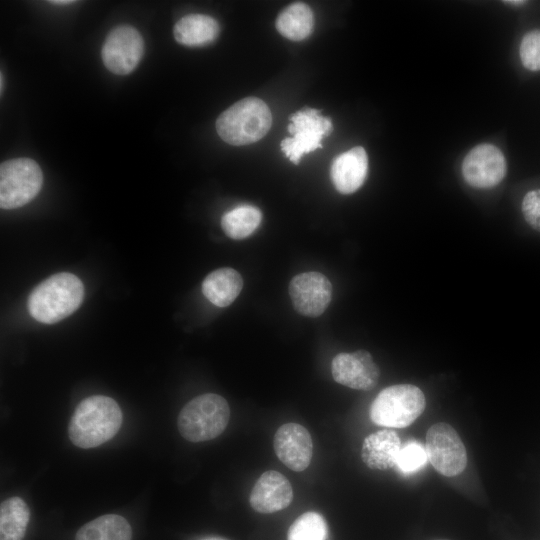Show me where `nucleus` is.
<instances>
[{"instance_id":"nucleus-1","label":"nucleus","mask_w":540,"mask_h":540,"mask_svg":"<svg viewBox=\"0 0 540 540\" xmlns=\"http://www.w3.org/2000/svg\"><path fill=\"white\" fill-rule=\"evenodd\" d=\"M121 424L122 412L116 401L94 395L77 405L70 419L68 434L77 447L94 448L115 436Z\"/></svg>"},{"instance_id":"nucleus-2","label":"nucleus","mask_w":540,"mask_h":540,"mask_svg":"<svg viewBox=\"0 0 540 540\" xmlns=\"http://www.w3.org/2000/svg\"><path fill=\"white\" fill-rule=\"evenodd\" d=\"M83 297L84 286L77 276L57 273L32 290L27 301L28 312L38 322L54 324L76 311Z\"/></svg>"},{"instance_id":"nucleus-3","label":"nucleus","mask_w":540,"mask_h":540,"mask_svg":"<svg viewBox=\"0 0 540 540\" xmlns=\"http://www.w3.org/2000/svg\"><path fill=\"white\" fill-rule=\"evenodd\" d=\"M272 116L266 103L247 97L234 103L216 120L218 135L226 143L242 146L260 140L269 131Z\"/></svg>"},{"instance_id":"nucleus-4","label":"nucleus","mask_w":540,"mask_h":540,"mask_svg":"<svg viewBox=\"0 0 540 540\" xmlns=\"http://www.w3.org/2000/svg\"><path fill=\"white\" fill-rule=\"evenodd\" d=\"M230 408L220 395L206 393L193 398L178 415V430L190 442L208 441L227 427Z\"/></svg>"},{"instance_id":"nucleus-5","label":"nucleus","mask_w":540,"mask_h":540,"mask_svg":"<svg viewBox=\"0 0 540 540\" xmlns=\"http://www.w3.org/2000/svg\"><path fill=\"white\" fill-rule=\"evenodd\" d=\"M425 396L412 384H396L381 390L370 406V419L376 425L405 428L425 409Z\"/></svg>"},{"instance_id":"nucleus-6","label":"nucleus","mask_w":540,"mask_h":540,"mask_svg":"<svg viewBox=\"0 0 540 540\" xmlns=\"http://www.w3.org/2000/svg\"><path fill=\"white\" fill-rule=\"evenodd\" d=\"M43 174L30 158H15L0 165V206L15 209L29 203L39 193Z\"/></svg>"},{"instance_id":"nucleus-7","label":"nucleus","mask_w":540,"mask_h":540,"mask_svg":"<svg viewBox=\"0 0 540 540\" xmlns=\"http://www.w3.org/2000/svg\"><path fill=\"white\" fill-rule=\"evenodd\" d=\"M287 130L292 137L281 141L282 152L294 164H298L305 153L322 148L321 139L332 131L330 118L323 117L320 110L306 107L290 115Z\"/></svg>"},{"instance_id":"nucleus-8","label":"nucleus","mask_w":540,"mask_h":540,"mask_svg":"<svg viewBox=\"0 0 540 540\" xmlns=\"http://www.w3.org/2000/svg\"><path fill=\"white\" fill-rule=\"evenodd\" d=\"M425 450L431 465L444 476H456L466 468L465 446L456 430L447 423L439 422L428 429Z\"/></svg>"},{"instance_id":"nucleus-9","label":"nucleus","mask_w":540,"mask_h":540,"mask_svg":"<svg viewBox=\"0 0 540 540\" xmlns=\"http://www.w3.org/2000/svg\"><path fill=\"white\" fill-rule=\"evenodd\" d=\"M143 51L144 42L138 30L129 25H121L107 35L101 57L110 72L127 75L137 67Z\"/></svg>"},{"instance_id":"nucleus-10","label":"nucleus","mask_w":540,"mask_h":540,"mask_svg":"<svg viewBox=\"0 0 540 540\" xmlns=\"http://www.w3.org/2000/svg\"><path fill=\"white\" fill-rule=\"evenodd\" d=\"M507 171L501 150L489 143L471 149L462 162V175L474 188L488 189L498 185Z\"/></svg>"},{"instance_id":"nucleus-11","label":"nucleus","mask_w":540,"mask_h":540,"mask_svg":"<svg viewBox=\"0 0 540 540\" xmlns=\"http://www.w3.org/2000/svg\"><path fill=\"white\" fill-rule=\"evenodd\" d=\"M288 290L294 309L306 317L321 315L332 298L331 282L325 275L316 271L294 276Z\"/></svg>"},{"instance_id":"nucleus-12","label":"nucleus","mask_w":540,"mask_h":540,"mask_svg":"<svg viewBox=\"0 0 540 540\" xmlns=\"http://www.w3.org/2000/svg\"><path fill=\"white\" fill-rule=\"evenodd\" d=\"M333 379L346 387L369 391L379 380L380 370L366 350L339 353L331 363Z\"/></svg>"},{"instance_id":"nucleus-13","label":"nucleus","mask_w":540,"mask_h":540,"mask_svg":"<svg viewBox=\"0 0 540 540\" xmlns=\"http://www.w3.org/2000/svg\"><path fill=\"white\" fill-rule=\"evenodd\" d=\"M274 451L289 469L305 470L312 459L313 443L309 431L298 423L280 426L274 435Z\"/></svg>"},{"instance_id":"nucleus-14","label":"nucleus","mask_w":540,"mask_h":540,"mask_svg":"<svg viewBox=\"0 0 540 540\" xmlns=\"http://www.w3.org/2000/svg\"><path fill=\"white\" fill-rule=\"evenodd\" d=\"M293 499L289 480L275 470L265 471L252 488L249 502L259 513H273L285 509Z\"/></svg>"},{"instance_id":"nucleus-15","label":"nucleus","mask_w":540,"mask_h":540,"mask_svg":"<svg viewBox=\"0 0 540 540\" xmlns=\"http://www.w3.org/2000/svg\"><path fill=\"white\" fill-rule=\"evenodd\" d=\"M368 171V157L363 147H354L332 162L330 176L336 190L342 194L357 191L364 183Z\"/></svg>"},{"instance_id":"nucleus-16","label":"nucleus","mask_w":540,"mask_h":540,"mask_svg":"<svg viewBox=\"0 0 540 540\" xmlns=\"http://www.w3.org/2000/svg\"><path fill=\"white\" fill-rule=\"evenodd\" d=\"M401 440L395 431L383 429L368 435L362 445L361 458L372 470H388L396 466Z\"/></svg>"},{"instance_id":"nucleus-17","label":"nucleus","mask_w":540,"mask_h":540,"mask_svg":"<svg viewBox=\"0 0 540 540\" xmlns=\"http://www.w3.org/2000/svg\"><path fill=\"white\" fill-rule=\"evenodd\" d=\"M218 22L204 14H189L182 17L174 26L175 40L189 47L205 46L213 42L219 35Z\"/></svg>"},{"instance_id":"nucleus-18","label":"nucleus","mask_w":540,"mask_h":540,"mask_svg":"<svg viewBox=\"0 0 540 540\" xmlns=\"http://www.w3.org/2000/svg\"><path fill=\"white\" fill-rule=\"evenodd\" d=\"M243 288V279L233 268H220L209 273L202 283L204 296L218 307L233 303Z\"/></svg>"},{"instance_id":"nucleus-19","label":"nucleus","mask_w":540,"mask_h":540,"mask_svg":"<svg viewBox=\"0 0 540 540\" xmlns=\"http://www.w3.org/2000/svg\"><path fill=\"white\" fill-rule=\"evenodd\" d=\"M132 529L128 521L116 514L100 516L76 533L75 540H131Z\"/></svg>"},{"instance_id":"nucleus-20","label":"nucleus","mask_w":540,"mask_h":540,"mask_svg":"<svg viewBox=\"0 0 540 540\" xmlns=\"http://www.w3.org/2000/svg\"><path fill=\"white\" fill-rule=\"evenodd\" d=\"M314 26V16L311 8L301 2L287 6L276 19L278 32L293 41L307 38Z\"/></svg>"},{"instance_id":"nucleus-21","label":"nucleus","mask_w":540,"mask_h":540,"mask_svg":"<svg viewBox=\"0 0 540 540\" xmlns=\"http://www.w3.org/2000/svg\"><path fill=\"white\" fill-rule=\"evenodd\" d=\"M30 519L25 501L17 496L4 500L0 506V540H22Z\"/></svg>"},{"instance_id":"nucleus-22","label":"nucleus","mask_w":540,"mask_h":540,"mask_svg":"<svg viewBox=\"0 0 540 540\" xmlns=\"http://www.w3.org/2000/svg\"><path fill=\"white\" fill-rule=\"evenodd\" d=\"M262 220L261 211L251 205H241L226 212L221 219L225 234L234 240L247 238L255 232Z\"/></svg>"},{"instance_id":"nucleus-23","label":"nucleus","mask_w":540,"mask_h":540,"mask_svg":"<svg viewBox=\"0 0 540 540\" xmlns=\"http://www.w3.org/2000/svg\"><path fill=\"white\" fill-rule=\"evenodd\" d=\"M327 524L317 512L300 515L290 526L287 540H326Z\"/></svg>"},{"instance_id":"nucleus-24","label":"nucleus","mask_w":540,"mask_h":540,"mask_svg":"<svg viewBox=\"0 0 540 540\" xmlns=\"http://www.w3.org/2000/svg\"><path fill=\"white\" fill-rule=\"evenodd\" d=\"M427 460L425 447L416 441H411L401 447L396 467L403 474H411L421 469Z\"/></svg>"},{"instance_id":"nucleus-25","label":"nucleus","mask_w":540,"mask_h":540,"mask_svg":"<svg viewBox=\"0 0 540 540\" xmlns=\"http://www.w3.org/2000/svg\"><path fill=\"white\" fill-rule=\"evenodd\" d=\"M519 54L525 68L540 70V29L532 30L523 37Z\"/></svg>"},{"instance_id":"nucleus-26","label":"nucleus","mask_w":540,"mask_h":540,"mask_svg":"<svg viewBox=\"0 0 540 540\" xmlns=\"http://www.w3.org/2000/svg\"><path fill=\"white\" fill-rule=\"evenodd\" d=\"M522 212L526 222L540 232V189L531 190L524 196Z\"/></svg>"},{"instance_id":"nucleus-27","label":"nucleus","mask_w":540,"mask_h":540,"mask_svg":"<svg viewBox=\"0 0 540 540\" xmlns=\"http://www.w3.org/2000/svg\"><path fill=\"white\" fill-rule=\"evenodd\" d=\"M50 3L54 4V5H68V4H71V3H74V1H69V0H54V1H50Z\"/></svg>"},{"instance_id":"nucleus-28","label":"nucleus","mask_w":540,"mask_h":540,"mask_svg":"<svg viewBox=\"0 0 540 540\" xmlns=\"http://www.w3.org/2000/svg\"><path fill=\"white\" fill-rule=\"evenodd\" d=\"M504 3H509V4H513V5H520V4L525 3V1H504Z\"/></svg>"},{"instance_id":"nucleus-29","label":"nucleus","mask_w":540,"mask_h":540,"mask_svg":"<svg viewBox=\"0 0 540 540\" xmlns=\"http://www.w3.org/2000/svg\"><path fill=\"white\" fill-rule=\"evenodd\" d=\"M203 540H228V539L221 538V537H211V538H207V539H203Z\"/></svg>"},{"instance_id":"nucleus-30","label":"nucleus","mask_w":540,"mask_h":540,"mask_svg":"<svg viewBox=\"0 0 540 540\" xmlns=\"http://www.w3.org/2000/svg\"><path fill=\"white\" fill-rule=\"evenodd\" d=\"M0 91L2 92L3 91V74L1 73L0 75Z\"/></svg>"}]
</instances>
